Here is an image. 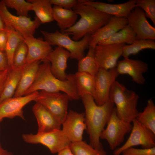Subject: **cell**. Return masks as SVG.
<instances>
[{"label": "cell", "instance_id": "cell-19", "mask_svg": "<svg viewBox=\"0 0 155 155\" xmlns=\"http://www.w3.org/2000/svg\"><path fill=\"white\" fill-rule=\"evenodd\" d=\"M24 41L28 48L26 63L37 61H48L47 57L53 50L46 41L34 37L24 38Z\"/></svg>", "mask_w": 155, "mask_h": 155}, {"label": "cell", "instance_id": "cell-3", "mask_svg": "<svg viewBox=\"0 0 155 155\" xmlns=\"http://www.w3.org/2000/svg\"><path fill=\"white\" fill-rule=\"evenodd\" d=\"M72 9L80 18L71 27L61 32L72 36V39L75 41L81 40L86 35H92L113 16L78 1Z\"/></svg>", "mask_w": 155, "mask_h": 155}, {"label": "cell", "instance_id": "cell-31", "mask_svg": "<svg viewBox=\"0 0 155 155\" xmlns=\"http://www.w3.org/2000/svg\"><path fill=\"white\" fill-rule=\"evenodd\" d=\"M78 61V71L87 73L95 77L99 68L95 59L94 48L89 46L86 55Z\"/></svg>", "mask_w": 155, "mask_h": 155}, {"label": "cell", "instance_id": "cell-11", "mask_svg": "<svg viewBox=\"0 0 155 155\" xmlns=\"http://www.w3.org/2000/svg\"><path fill=\"white\" fill-rule=\"evenodd\" d=\"M119 75L116 67L108 70L99 69L94 77L93 98L97 104L102 105L109 100L111 89Z\"/></svg>", "mask_w": 155, "mask_h": 155}, {"label": "cell", "instance_id": "cell-15", "mask_svg": "<svg viewBox=\"0 0 155 155\" xmlns=\"http://www.w3.org/2000/svg\"><path fill=\"white\" fill-rule=\"evenodd\" d=\"M39 92L35 91L29 95L18 97H12L0 104V122L3 119H12L16 117L24 120L23 108L27 104L34 101Z\"/></svg>", "mask_w": 155, "mask_h": 155}, {"label": "cell", "instance_id": "cell-16", "mask_svg": "<svg viewBox=\"0 0 155 155\" xmlns=\"http://www.w3.org/2000/svg\"><path fill=\"white\" fill-rule=\"evenodd\" d=\"M116 68L119 75L127 74L137 84L142 85L145 82L143 74L148 71V66L142 60L124 58L118 61Z\"/></svg>", "mask_w": 155, "mask_h": 155}, {"label": "cell", "instance_id": "cell-41", "mask_svg": "<svg viewBox=\"0 0 155 155\" xmlns=\"http://www.w3.org/2000/svg\"><path fill=\"white\" fill-rule=\"evenodd\" d=\"M57 153V155H73L69 147L63 149Z\"/></svg>", "mask_w": 155, "mask_h": 155}, {"label": "cell", "instance_id": "cell-25", "mask_svg": "<svg viewBox=\"0 0 155 155\" xmlns=\"http://www.w3.org/2000/svg\"><path fill=\"white\" fill-rule=\"evenodd\" d=\"M7 34L5 53L9 68L12 69L14 53L20 42L24 40L23 36L10 25L4 24Z\"/></svg>", "mask_w": 155, "mask_h": 155}, {"label": "cell", "instance_id": "cell-17", "mask_svg": "<svg viewBox=\"0 0 155 155\" xmlns=\"http://www.w3.org/2000/svg\"><path fill=\"white\" fill-rule=\"evenodd\" d=\"M79 2L92 6L104 13L113 16L126 18L136 7L135 0L122 3L111 4L92 0H79Z\"/></svg>", "mask_w": 155, "mask_h": 155}, {"label": "cell", "instance_id": "cell-13", "mask_svg": "<svg viewBox=\"0 0 155 155\" xmlns=\"http://www.w3.org/2000/svg\"><path fill=\"white\" fill-rule=\"evenodd\" d=\"M128 25L136 35V39L155 40V28L148 22L145 13L136 7L127 17Z\"/></svg>", "mask_w": 155, "mask_h": 155}, {"label": "cell", "instance_id": "cell-36", "mask_svg": "<svg viewBox=\"0 0 155 155\" xmlns=\"http://www.w3.org/2000/svg\"><path fill=\"white\" fill-rule=\"evenodd\" d=\"M122 155H155V147L148 149L128 148L122 152Z\"/></svg>", "mask_w": 155, "mask_h": 155}, {"label": "cell", "instance_id": "cell-34", "mask_svg": "<svg viewBox=\"0 0 155 155\" xmlns=\"http://www.w3.org/2000/svg\"><path fill=\"white\" fill-rule=\"evenodd\" d=\"M28 48L24 40L19 44L14 54L12 69L21 68L26 64Z\"/></svg>", "mask_w": 155, "mask_h": 155}, {"label": "cell", "instance_id": "cell-35", "mask_svg": "<svg viewBox=\"0 0 155 155\" xmlns=\"http://www.w3.org/2000/svg\"><path fill=\"white\" fill-rule=\"evenodd\" d=\"M136 7L142 9L146 18H150L155 25V0H135Z\"/></svg>", "mask_w": 155, "mask_h": 155}, {"label": "cell", "instance_id": "cell-1", "mask_svg": "<svg viewBox=\"0 0 155 155\" xmlns=\"http://www.w3.org/2000/svg\"><path fill=\"white\" fill-rule=\"evenodd\" d=\"M81 98L85 110V119L90 144L96 149L104 150L100 141V135L114 109V104L109 98L103 105H98L92 96L88 94Z\"/></svg>", "mask_w": 155, "mask_h": 155}, {"label": "cell", "instance_id": "cell-23", "mask_svg": "<svg viewBox=\"0 0 155 155\" xmlns=\"http://www.w3.org/2000/svg\"><path fill=\"white\" fill-rule=\"evenodd\" d=\"M53 17L57 25L63 32L71 27L76 23L78 15L72 9H65L54 5Z\"/></svg>", "mask_w": 155, "mask_h": 155}, {"label": "cell", "instance_id": "cell-6", "mask_svg": "<svg viewBox=\"0 0 155 155\" xmlns=\"http://www.w3.org/2000/svg\"><path fill=\"white\" fill-rule=\"evenodd\" d=\"M106 125L100 134V139L106 140L110 149L114 150L123 142L125 135L130 132L132 124L119 118L115 107Z\"/></svg>", "mask_w": 155, "mask_h": 155}, {"label": "cell", "instance_id": "cell-32", "mask_svg": "<svg viewBox=\"0 0 155 155\" xmlns=\"http://www.w3.org/2000/svg\"><path fill=\"white\" fill-rule=\"evenodd\" d=\"M73 155H107L104 150H98L82 140L71 142L69 146Z\"/></svg>", "mask_w": 155, "mask_h": 155}, {"label": "cell", "instance_id": "cell-2", "mask_svg": "<svg viewBox=\"0 0 155 155\" xmlns=\"http://www.w3.org/2000/svg\"><path fill=\"white\" fill-rule=\"evenodd\" d=\"M38 90L50 92L61 91L67 94L70 100H77L80 98L76 90L73 74H68L67 78L65 80L58 79L52 74L51 63L48 61H43L40 65L33 83L24 96Z\"/></svg>", "mask_w": 155, "mask_h": 155}, {"label": "cell", "instance_id": "cell-28", "mask_svg": "<svg viewBox=\"0 0 155 155\" xmlns=\"http://www.w3.org/2000/svg\"><path fill=\"white\" fill-rule=\"evenodd\" d=\"M136 40V35L131 27L127 25L108 38L100 42L98 44H132Z\"/></svg>", "mask_w": 155, "mask_h": 155}, {"label": "cell", "instance_id": "cell-24", "mask_svg": "<svg viewBox=\"0 0 155 155\" xmlns=\"http://www.w3.org/2000/svg\"><path fill=\"white\" fill-rule=\"evenodd\" d=\"M77 92L80 98L85 95L93 98L95 93V78L87 73L77 71L73 74Z\"/></svg>", "mask_w": 155, "mask_h": 155}, {"label": "cell", "instance_id": "cell-22", "mask_svg": "<svg viewBox=\"0 0 155 155\" xmlns=\"http://www.w3.org/2000/svg\"><path fill=\"white\" fill-rule=\"evenodd\" d=\"M41 61H37L26 63L23 67L20 80L13 97L24 96L33 83Z\"/></svg>", "mask_w": 155, "mask_h": 155}, {"label": "cell", "instance_id": "cell-42", "mask_svg": "<svg viewBox=\"0 0 155 155\" xmlns=\"http://www.w3.org/2000/svg\"><path fill=\"white\" fill-rule=\"evenodd\" d=\"M0 155H13L12 153L4 149L0 144Z\"/></svg>", "mask_w": 155, "mask_h": 155}, {"label": "cell", "instance_id": "cell-39", "mask_svg": "<svg viewBox=\"0 0 155 155\" xmlns=\"http://www.w3.org/2000/svg\"><path fill=\"white\" fill-rule=\"evenodd\" d=\"M10 69L0 71V98L2 94L5 82Z\"/></svg>", "mask_w": 155, "mask_h": 155}, {"label": "cell", "instance_id": "cell-9", "mask_svg": "<svg viewBox=\"0 0 155 155\" xmlns=\"http://www.w3.org/2000/svg\"><path fill=\"white\" fill-rule=\"evenodd\" d=\"M0 15L4 24L11 26L24 38L34 37L36 29L41 24L37 17L32 20L28 17L13 15L8 10L3 0L0 1Z\"/></svg>", "mask_w": 155, "mask_h": 155}, {"label": "cell", "instance_id": "cell-5", "mask_svg": "<svg viewBox=\"0 0 155 155\" xmlns=\"http://www.w3.org/2000/svg\"><path fill=\"white\" fill-rule=\"evenodd\" d=\"M45 40L50 45H57L68 51L71 55V59L78 60L84 56L85 50L89 46L91 35H85L78 41L71 39L67 34L58 31L53 32L40 30Z\"/></svg>", "mask_w": 155, "mask_h": 155}, {"label": "cell", "instance_id": "cell-29", "mask_svg": "<svg viewBox=\"0 0 155 155\" xmlns=\"http://www.w3.org/2000/svg\"><path fill=\"white\" fill-rule=\"evenodd\" d=\"M136 119L155 134V105L152 99L148 100L144 111L139 112Z\"/></svg>", "mask_w": 155, "mask_h": 155}, {"label": "cell", "instance_id": "cell-30", "mask_svg": "<svg viewBox=\"0 0 155 155\" xmlns=\"http://www.w3.org/2000/svg\"><path fill=\"white\" fill-rule=\"evenodd\" d=\"M155 49V40L150 39L135 40L132 44L123 47L122 56L129 58L131 55H135L145 49Z\"/></svg>", "mask_w": 155, "mask_h": 155}, {"label": "cell", "instance_id": "cell-12", "mask_svg": "<svg viewBox=\"0 0 155 155\" xmlns=\"http://www.w3.org/2000/svg\"><path fill=\"white\" fill-rule=\"evenodd\" d=\"M125 44H97L94 48L95 59L99 68L108 70L116 67L122 55Z\"/></svg>", "mask_w": 155, "mask_h": 155}, {"label": "cell", "instance_id": "cell-21", "mask_svg": "<svg viewBox=\"0 0 155 155\" xmlns=\"http://www.w3.org/2000/svg\"><path fill=\"white\" fill-rule=\"evenodd\" d=\"M32 110L38 123L37 133L46 132L60 129L61 124L42 104L36 102L33 106Z\"/></svg>", "mask_w": 155, "mask_h": 155}, {"label": "cell", "instance_id": "cell-37", "mask_svg": "<svg viewBox=\"0 0 155 155\" xmlns=\"http://www.w3.org/2000/svg\"><path fill=\"white\" fill-rule=\"evenodd\" d=\"M52 5L67 9H72L78 3L76 0H50Z\"/></svg>", "mask_w": 155, "mask_h": 155}, {"label": "cell", "instance_id": "cell-7", "mask_svg": "<svg viewBox=\"0 0 155 155\" xmlns=\"http://www.w3.org/2000/svg\"><path fill=\"white\" fill-rule=\"evenodd\" d=\"M23 140L32 144H41L47 147L52 154L58 153L63 149L69 147L70 141L62 130L57 129L49 132L36 134H24Z\"/></svg>", "mask_w": 155, "mask_h": 155}, {"label": "cell", "instance_id": "cell-18", "mask_svg": "<svg viewBox=\"0 0 155 155\" xmlns=\"http://www.w3.org/2000/svg\"><path fill=\"white\" fill-rule=\"evenodd\" d=\"M128 24L126 18L112 16L106 24L91 35L89 46L94 48L100 42L108 38Z\"/></svg>", "mask_w": 155, "mask_h": 155}, {"label": "cell", "instance_id": "cell-38", "mask_svg": "<svg viewBox=\"0 0 155 155\" xmlns=\"http://www.w3.org/2000/svg\"><path fill=\"white\" fill-rule=\"evenodd\" d=\"M7 40V34L5 29L0 31V51L5 53Z\"/></svg>", "mask_w": 155, "mask_h": 155}, {"label": "cell", "instance_id": "cell-4", "mask_svg": "<svg viewBox=\"0 0 155 155\" xmlns=\"http://www.w3.org/2000/svg\"><path fill=\"white\" fill-rule=\"evenodd\" d=\"M109 98L114 103L118 117L128 123H132L139 112L137 105L139 96L132 90L116 80L111 89Z\"/></svg>", "mask_w": 155, "mask_h": 155}, {"label": "cell", "instance_id": "cell-20", "mask_svg": "<svg viewBox=\"0 0 155 155\" xmlns=\"http://www.w3.org/2000/svg\"><path fill=\"white\" fill-rule=\"evenodd\" d=\"M70 57L68 51L59 46L53 50L48 56L47 59L51 63V71L55 78L61 80L67 78L66 70L67 61Z\"/></svg>", "mask_w": 155, "mask_h": 155}, {"label": "cell", "instance_id": "cell-10", "mask_svg": "<svg viewBox=\"0 0 155 155\" xmlns=\"http://www.w3.org/2000/svg\"><path fill=\"white\" fill-rule=\"evenodd\" d=\"M132 123V127L129 137L122 146L114 150L113 155H120L125 150L135 146L140 145L143 149L155 147V134L136 119Z\"/></svg>", "mask_w": 155, "mask_h": 155}, {"label": "cell", "instance_id": "cell-27", "mask_svg": "<svg viewBox=\"0 0 155 155\" xmlns=\"http://www.w3.org/2000/svg\"><path fill=\"white\" fill-rule=\"evenodd\" d=\"M32 3V10L41 23L50 22L54 20L53 8L50 0H29Z\"/></svg>", "mask_w": 155, "mask_h": 155}, {"label": "cell", "instance_id": "cell-40", "mask_svg": "<svg viewBox=\"0 0 155 155\" xmlns=\"http://www.w3.org/2000/svg\"><path fill=\"white\" fill-rule=\"evenodd\" d=\"M8 68L5 53L0 51V71H4Z\"/></svg>", "mask_w": 155, "mask_h": 155}, {"label": "cell", "instance_id": "cell-43", "mask_svg": "<svg viewBox=\"0 0 155 155\" xmlns=\"http://www.w3.org/2000/svg\"><path fill=\"white\" fill-rule=\"evenodd\" d=\"M4 29V24L0 15V31L3 30Z\"/></svg>", "mask_w": 155, "mask_h": 155}, {"label": "cell", "instance_id": "cell-33", "mask_svg": "<svg viewBox=\"0 0 155 155\" xmlns=\"http://www.w3.org/2000/svg\"><path fill=\"white\" fill-rule=\"evenodd\" d=\"M7 7L14 9L18 16L28 17V13L32 10V3L24 0H3Z\"/></svg>", "mask_w": 155, "mask_h": 155}, {"label": "cell", "instance_id": "cell-14", "mask_svg": "<svg viewBox=\"0 0 155 155\" xmlns=\"http://www.w3.org/2000/svg\"><path fill=\"white\" fill-rule=\"evenodd\" d=\"M61 125L62 131L71 143L82 140L84 131L87 129L85 113L69 110Z\"/></svg>", "mask_w": 155, "mask_h": 155}, {"label": "cell", "instance_id": "cell-8", "mask_svg": "<svg viewBox=\"0 0 155 155\" xmlns=\"http://www.w3.org/2000/svg\"><path fill=\"white\" fill-rule=\"evenodd\" d=\"M70 100L68 96L65 93L41 90L34 101L45 107L62 124L67 115Z\"/></svg>", "mask_w": 155, "mask_h": 155}, {"label": "cell", "instance_id": "cell-26", "mask_svg": "<svg viewBox=\"0 0 155 155\" xmlns=\"http://www.w3.org/2000/svg\"><path fill=\"white\" fill-rule=\"evenodd\" d=\"M23 67L10 69L0 98V104L13 97L20 80Z\"/></svg>", "mask_w": 155, "mask_h": 155}]
</instances>
